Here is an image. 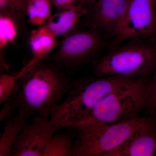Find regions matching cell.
Here are the masks:
<instances>
[{
	"label": "cell",
	"instance_id": "6da1fadb",
	"mask_svg": "<svg viewBox=\"0 0 156 156\" xmlns=\"http://www.w3.org/2000/svg\"><path fill=\"white\" fill-rule=\"evenodd\" d=\"M56 64L41 62L20 78L14 92L17 109L49 118L74 82Z\"/></svg>",
	"mask_w": 156,
	"mask_h": 156
},
{
	"label": "cell",
	"instance_id": "7a4b0ae2",
	"mask_svg": "<svg viewBox=\"0 0 156 156\" xmlns=\"http://www.w3.org/2000/svg\"><path fill=\"white\" fill-rule=\"evenodd\" d=\"M143 78L125 76L88 78L74 82L66 98L53 109L50 120L58 129L83 122L95 106L112 92Z\"/></svg>",
	"mask_w": 156,
	"mask_h": 156
},
{
	"label": "cell",
	"instance_id": "3957f363",
	"mask_svg": "<svg viewBox=\"0 0 156 156\" xmlns=\"http://www.w3.org/2000/svg\"><path fill=\"white\" fill-rule=\"evenodd\" d=\"M127 41L93 62L95 76L150 77L156 69V38Z\"/></svg>",
	"mask_w": 156,
	"mask_h": 156
},
{
	"label": "cell",
	"instance_id": "277c9868",
	"mask_svg": "<svg viewBox=\"0 0 156 156\" xmlns=\"http://www.w3.org/2000/svg\"><path fill=\"white\" fill-rule=\"evenodd\" d=\"M153 119L138 116L118 124L89 123L71 128L76 131L73 156H106Z\"/></svg>",
	"mask_w": 156,
	"mask_h": 156
},
{
	"label": "cell",
	"instance_id": "5b68a950",
	"mask_svg": "<svg viewBox=\"0 0 156 156\" xmlns=\"http://www.w3.org/2000/svg\"><path fill=\"white\" fill-rule=\"evenodd\" d=\"M148 79L143 78L131 86L112 92L98 104L83 122L78 125L89 123L118 124L138 116L144 107Z\"/></svg>",
	"mask_w": 156,
	"mask_h": 156
},
{
	"label": "cell",
	"instance_id": "8992f818",
	"mask_svg": "<svg viewBox=\"0 0 156 156\" xmlns=\"http://www.w3.org/2000/svg\"><path fill=\"white\" fill-rule=\"evenodd\" d=\"M137 38H156V0H128L115 43Z\"/></svg>",
	"mask_w": 156,
	"mask_h": 156
},
{
	"label": "cell",
	"instance_id": "52a82bcc",
	"mask_svg": "<svg viewBox=\"0 0 156 156\" xmlns=\"http://www.w3.org/2000/svg\"><path fill=\"white\" fill-rule=\"evenodd\" d=\"M58 128L49 118L37 115L27 124L12 147L11 156H43L48 143Z\"/></svg>",
	"mask_w": 156,
	"mask_h": 156
},
{
	"label": "cell",
	"instance_id": "ba28073f",
	"mask_svg": "<svg viewBox=\"0 0 156 156\" xmlns=\"http://www.w3.org/2000/svg\"><path fill=\"white\" fill-rule=\"evenodd\" d=\"M101 44L96 29L78 32L66 37L53 57L66 67L79 64L92 55Z\"/></svg>",
	"mask_w": 156,
	"mask_h": 156
},
{
	"label": "cell",
	"instance_id": "9c48e42d",
	"mask_svg": "<svg viewBox=\"0 0 156 156\" xmlns=\"http://www.w3.org/2000/svg\"><path fill=\"white\" fill-rule=\"evenodd\" d=\"M156 156V119L132 134L106 156Z\"/></svg>",
	"mask_w": 156,
	"mask_h": 156
},
{
	"label": "cell",
	"instance_id": "30bf717a",
	"mask_svg": "<svg viewBox=\"0 0 156 156\" xmlns=\"http://www.w3.org/2000/svg\"><path fill=\"white\" fill-rule=\"evenodd\" d=\"M128 0H97L92 19L95 29L116 36L127 6Z\"/></svg>",
	"mask_w": 156,
	"mask_h": 156
},
{
	"label": "cell",
	"instance_id": "8fae6325",
	"mask_svg": "<svg viewBox=\"0 0 156 156\" xmlns=\"http://www.w3.org/2000/svg\"><path fill=\"white\" fill-rule=\"evenodd\" d=\"M56 38L45 25L31 32L29 43L32 57L27 64L16 73L20 80L56 48L57 45Z\"/></svg>",
	"mask_w": 156,
	"mask_h": 156
},
{
	"label": "cell",
	"instance_id": "7c38bea8",
	"mask_svg": "<svg viewBox=\"0 0 156 156\" xmlns=\"http://www.w3.org/2000/svg\"><path fill=\"white\" fill-rule=\"evenodd\" d=\"M86 11L82 5H75L59 10L44 24L56 37L63 35L74 28Z\"/></svg>",
	"mask_w": 156,
	"mask_h": 156
},
{
	"label": "cell",
	"instance_id": "4fadbf2b",
	"mask_svg": "<svg viewBox=\"0 0 156 156\" xmlns=\"http://www.w3.org/2000/svg\"><path fill=\"white\" fill-rule=\"evenodd\" d=\"M33 115L31 112L18 110L15 116L7 120L0 138V156H11L12 147Z\"/></svg>",
	"mask_w": 156,
	"mask_h": 156
},
{
	"label": "cell",
	"instance_id": "5bb4252c",
	"mask_svg": "<svg viewBox=\"0 0 156 156\" xmlns=\"http://www.w3.org/2000/svg\"><path fill=\"white\" fill-rule=\"evenodd\" d=\"M75 136L68 131L55 134L48 143L43 156H73Z\"/></svg>",
	"mask_w": 156,
	"mask_h": 156
},
{
	"label": "cell",
	"instance_id": "9a60e30c",
	"mask_svg": "<svg viewBox=\"0 0 156 156\" xmlns=\"http://www.w3.org/2000/svg\"><path fill=\"white\" fill-rule=\"evenodd\" d=\"M51 0H30L26 14L29 23L39 27L44 25L51 15Z\"/></svg>",
	"mask_w": 156,
	"mask_h": 156
},
{
	"label": "cell",
	"instance_id": "2e32d148",
	"mask_svg": "<svg viewBox=\"0 0 156 156\" xmlns=\"http://www.w3.org/2000/svg\"><path fill=\"white\" fill-rule=\"evenodd\" d=\"M16 23L5 13L0 15V50L1 52L14 41L17 36Z\"/></svg>",
	"mask_w": 156,
	"mask_h": 156
},
{
	"label": "cell",
	"instance_id": "e0dca14e",
	"mask_svg": "<svg viewBox=\"0 0 156 156\" xmlns=\"http://www.w3.org/2000/svg\"><path fill=\"white\" fill-rule=\"evenodd\" d=\"M19 79L17 74L3 73L0 75V104L5 103L14 93Z\"/></svg>",
	"mask_w": 156,
	"mask_h": 156
},
{
	"label": "cell",
	"instance_id": "ac0fdd59",
	"mask_svg": "<svg viewBox=\"0 0 156 156\" xmlns=\"http://www.w3.org/2000/svg\"><path fill=\"white\" fill-rule=\"evenodd\" d=\"M144 109L154 114L156 112V69L147 83Z\"/></svg>",
	"mask_w": 156,
	"mask_h": 156
},
{
	"label": "cell",
	"instance_id": "d6986e66",
	"mask_svg": "<svg viewBox=\"0 0 156 156\" xmlns=\"http://www.w3.org/2000/svg\"><path fill=\"white\" fill-rule=\"evenodd\" d=\"M5 103V105L0 111L1 122L10 119L15 110L18 109V103L14 93Z\"/></svg>",
	"mask_w": 156,
	"mask_h": 156
},
{
	"label": "cell",
	"instance_id": "ffe728a7",
	"mask_svg": "<svg viewBox=\"0 0 156 156\" xmlns=\"http://www.w3.org/2000/svg\"><path fill=\"white\" fill-rule=\"evenodd\" d=\"M30 0H9L10 9L11 11L20 14H26L27 8Z\"/></svg>",
	"mask_w": 156,
	"mask_h": 156
},
{
	"label": "cell",
	"instance_id": "44dd1931",
	"mask_svg": "<svg viewBox=\"0 0 156 156\" xmlns=\"http://www.w3.org/2000/svg\"><path fill=\"white\" fill-rule=\"evenodd\" d=\"M76 0H51L53 5L58 10H63L75 5Z\"/></svg>",
	"mask_w": 156,
	"mask_h": 156
},
{
	"label": "cell",
	"instance_id": "7402d4cb",
	"mask_svg": "<svg viewBox=\"0 0 156 156\" xmlns=\"http://www.w3.org/2000/svg\"><path fill=\"white\" fill-rule=\"evenodd\" d=\"M9 7L10 8L9 0H0L1 13H5V11Z\"/></svg>",
	"mask_w": 156,
	"mask_h": 156
},
{
	"label": "cell",
	"instance_id": "603a6c76",
	"mask_svg": "<svg viewBox=\"0 0 156 156\" xmlns=\"http://www.w3.org/2000/svg\"><path fill=\"white\" fill-rule=\"evenodd\" d=\"M97 0H80L81 3L82 4H88L90 3H94L96 2Z\"/></svg>",
	"mask_w": 156,
	"mask_h": 156
},
{
	"label": "cell",
	"instance_id": "cb8c5ba5",
	"mask_svg": "<svg viewBox=\"0 0 156 156\" xmlns=\"http://www.w3.org/2000/svg\"><path fill=\"white\" fill-rule=\"evenodd\" d=\"M156 114V112H155V113L154 114Z\"/></svg>",
	"mask_w": 156,
	"mask_h": 156
}]
</instances>
